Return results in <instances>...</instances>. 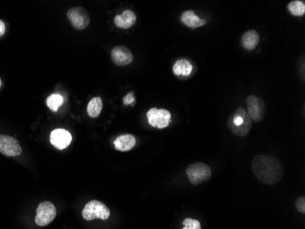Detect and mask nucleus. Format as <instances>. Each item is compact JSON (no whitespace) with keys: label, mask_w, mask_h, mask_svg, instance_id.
<instances>
[{"label":"nucleus","mask_w":305,"mask_h":229,"mask_svg":"<svg viewBox=\"0 0 305 229\" xmlns=\"http://www.w3.org/2000/svg\"><path fill=\"white\" fill-rule=\"evenodd\" d=\"M67 17L72 27L75 29H84L90 24L89 13L82 7H76L69 10Z\"/></svg>","instance_id":"6e6552de"},{"label":"nucleus","mask_w":305,"mask_h":229,"mask_svg":"<svg viewBox=\"0 0 305 229\" xmlns=\"http://www.w3.org/2000/svg\"><path fill=\"white\" fill-rule=\"evenodd\" d=\"M251 168L254 175L268 185L278 183L283 177V168L281 162L273 156L257 155L252 161Z\"/></svg>","instance_id":"f257e3e1"},{"label":"nucleus","mask_w":305,"mask_h":229,"mask_svg":"<svg viewBox=\"0 0 305 229\" xmlns=\"http://www.w3.org/2000/svg\"><path fill=\"white\" fill-rule=\"evenodd\" d=\"M192 63L186 59L178 60L173 65V72L179 78H187L192 73Z\"/></svg>","instance_id":"4468645a"},{"label":"nucleus","mask_w":305,"mask_h":229,"mask_svg":"<svg viewBox=\"0 0 305 229\" xmlns=\"http://www.w3.org/2000/svg\"><path fill=\"white\" fill-rule=\"evenodd\" d=\"M183 229H201V224L198 220L186 218L183 221Z\"/></svg>","instance_id":"aec40b11"},{"label":"nucleus","mask_w":305,"mask_h":229,"mask_svg":"<svg viewBox=\"0 0 305 229\" xmlns=\"http://www.w3.org/2000/svg\"><path fill=\"white\" fill-rule=\"evenodd\" d=\"M296 209L301 214L305 213V197L300 196L295 202Z\"/></svg>","instance_id":"412c9836"},{"label":"nucleus","mask_w":305,"mask_h":229,"mask_svg":"<svg viewBox=\"0 0 305 229\" xmlns=\"http://www.w3.org/2000/svg\"><path fill=\"white\" fill-rule=\"evenodd\" d=\"M181 21L190 29H197L207 24L206 19H202L193 10H186L181 15Z\"/></svg>","instance_id":"ddd939ff"},{"label":"nucleus","mask_w":305,"mask_h":229,"mask_svg":"<svg viewBox=\"0 0 305 229\" xmlns=\"http://www.w3.org/2000/svg\"><path fill=\"white\" fill-rule=\"evenodd\" d=\"M137 21V15L130 10H124L114 18V24L120 29H127L133 27Z\"/></svg>","instance_id":"f8f14e48"},{"label":"nucleus","mask_w":305,"mask_h":229,"mask_svg":"<svg viewBox=\"0 0 305 229\" xmlns=\"http://www.w3.org/2000/svg\"><path fill=\"white\" fill-rule=\"evenodd\" d=\"M135 101H136V98L134 96V92L128 93L126 96L123 97V104L125 105H133L135 103Z\"/></svg>","instance_id":"4be33fe9"},{"label":"nucleus","mask_w":305,"mask_h":229,"mask_svg":"<svg viewBox=\"0 0 305 229\" xmlns=\"http://www.w3.org/2000/svg\"><path fill=\"white\" fill-rule=\"evenodd\" d=\"M187 175L192 184L197 185L210 179L212 175L211 169L205 163H192L187 169Z\"/></svg>","instance_id":"20e7f679"},{"label":"nucleus","mask_w":305,"mask_h":229,"mask_svg":"<svg viewBox=\"0 0 305 229\" xmlns=\"http://www.w3.org/2000/svg\"><path fill=\"white\" fill-rule=\"evenodd\" d=\"M258 42H259V34L258 33V31L253 29L246 31L241 37V44L243 48L248 51H251L256 48Z\"/></svg>","instance_id":"dca6fc26"},{"label":"nucleus","mask_w":305,"mask_h":229,"mask_svg":"<svg viewBox=\"0 0 305 229\" xmlns=\"http://www.w3.org/2000/svg\"><path fill=\"white\" fill-rule=\"evenodd\" d=\"M251 121L247 111L242 107H239L234 113L230 114L228 120V126L232 133L243 137L250 131L252 126Z\"/></svg>","instance_id":"f03ea898"},{"label":"nucleus","mask_w":305,"mask_h":229,"mask_svg":"<svg viewBox=\"0 0 305 229\" xmlns=\"http://www.w3.org/2000/svg\"><path fill=\"white\" fill-rule=\"evenodd\" d=\"M148 123L156 129H163L168 127L171 121V114L168 110L158 109V108H151L147 114Z\"/></svg>","instance_id":"423d86ee"},{"label":"nucleus","mask_w":305,"mask_h":229,"mask_svg":"<svg viewBox=\"0 0 305 229\" xmlns=\"http://www.w3.org/2000/svg\"><path fill=\"white\" fill-rule=\"evenodd\" d=\"M104 107V103L101 97H94L92 100L90 101L89 104L87 105V113L91 118H97L102 113V110Z\"/></svg>","instance_id":"f3484780"},{"label":"nucleus","mask_w":305,"mask_h":229,"mask_svg":"<svg viewBox=\"0 0 305 229\" xmlns=\"http://www.w3.org/2000/svg\"><path fill=\"white\" fill-rule=\"evenodd\" d=\"M57 210L52 202L44 201L38 205L35 216V223L39 226L51 224L56 217Z\"/></svg>","instance_id":"39448f33"},{"label":"nucleus","mask_w":305,"mask_h":229,"mask_svg":"<svg viewBox=\"0 0 305 229\" xmlns=\"http://www.w3.org/2000/svg\"><path fill=\"white\" fill-rule=\"evenodd\" d=\"M300 64H301V66H300V69L299 68L298 70H299V74H300V77L302 78V80H304V56H301L300 57Z\"/></svg>","instance_id":"5701e85b"},{"label":"nucleus","mask_w":305,"mask_h":229,"mask_svg":"<svg viewBox=\"0 0 305 229\" xmlns=\"http://www.w3.org/2000/svg\"><path fill=\"white\" fill-rule=\"evenodd\" d=\"M111 56L113 62L118 66H126L134 60L131 51L124 46L114 47L111 53Z\"/></svg>","instance_id":"9d476101"},{"label":"nucleus","mask_w":305,"mask_h":229,"mask_svg":"<svg viewBox=\"0 0 305 229\" xmlns=\"http://www.w3.org/2000/svg\"><path fill=\"white\" fill-rule=\"evenodd\" d=\"M62 104H63V97L61 95L53 94L48 97V107L54 112H57Z\"/></svg>","instance_id":"6ab92c4d"},{"label":"nucleus","mask_w":305,"mask_h":229,"mask_svg":"<svg viewBox=\"0 0 305 229\" xmlns=\"http://www.w3.org/2000/svg\"><path fill=\"white\" fill-rule=\"evenodd\" d=\"M2 86V81H1V79H0V87Z\"/></svg>","instance_id":"393cba45"},{"label":"nucleus","mask_w":305,"mask_h":229,"mask_svg":"<svg viewBox=\"0 0 305 229\" xmlns=\"http://www.w3.org/2000/svg\"><path fill=\"white\" fill-rule=\"evenodd\" d=\"M111 215L110 209L101 201L93 200L85 205L82 210V217L85 220H107Z\"/></svg>","instance_id":"7ed1b4c3"},{"label":"nucleus","mask_w":305,"mask_h":229,"mask_svg":"<svg viewBox=\"0 0 305 229\" xmlns=\"http://www.w3.org/2000/svg\"><path fill=\"white\" fill-rule=\"evenodd\" d=\"M0 152L7 157H17L22 153V148L13 137L0 135Z\"/></svg>","instance_id":"1a4fd4ad"},{"label":"nucleus","mask_w":305,"mask_h":229,"mask_svg":"<svg viewBox=\"0 0 305 229\" xmlns=\"http://www.w3.org/2000/svg\"><path fill=\"white\" fill-rule=\"evenodd\" d=\"M247 107H248V114L250 120L256 122H259L263 120L266 114V106L260 97L256 96H248L247 100Z\"/></svg>","instance_id":"0eeeda50"},{"label":"nucleus","mask_w":305,"mask_h":229,"mask_svg":"<svg viewBox=\"0 0 305 229\" xmlns=\"http://www.w3.org/2000/svg\"><path fill=\"white\" fill-rule=\"evenodd\" d=\"M288 10L292 16L302 17L305 14V3L300 0H293L288 4Z\"/></svg>","instance_id":"a211bd4d"},{"label":"nucleus","mask_w":305,"mask_h":229,"mask_svg":"<svg viewBox=\"0 0 305 229\" xmlns=\"http://www.w3.org/2000/svg\"><path fill=\"white\" fill-rule=\"evenodd\" d=\"M6 26L5 23L0 19V37L5 34Z\"/></svg>","instance_id":"b1692460"},{"label":"nucleus","mask_w":305,"mask_h":229,"mask_svg":"<svg viewBox=\"0 0 305 229\" xmlns=\"http://www.w3.org/2000/svg\"><path fill=\"white\" fill-rule=\"evenodd\" d=\"M71 133L66 129H54L51 133V142L59 149L67 148L71 144Z\"/></svg>","instance_id":"9b49d317"},{"label":"nucleus","mask_w":305,"mask_h":229,"mask_svg":"<svg viewBox=\"0 0 305 229\" xmlns=\"http://www.w3.org/2000/svg\"><path fill=\"white\" fill-rule=\"evenodd\" d=\"M113 143L119 151H128L136 146L137 139L131 134H124L119 136Z\"/></svg>","instance_id":"2eb2a0df"}]
</instances>
